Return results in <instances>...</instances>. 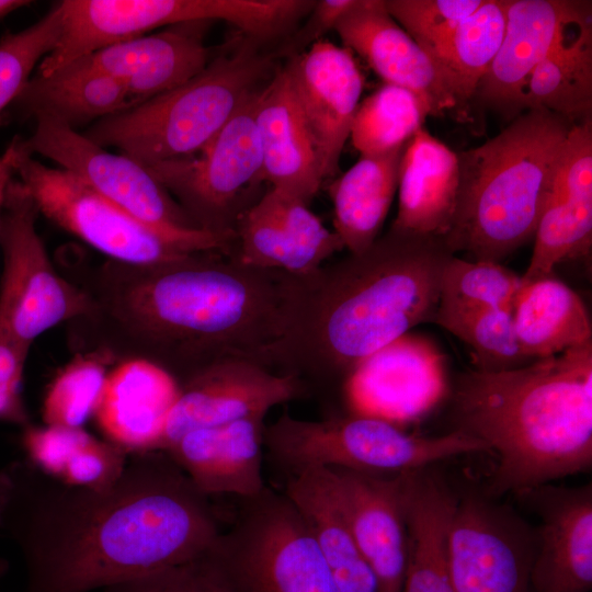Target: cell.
I'll return each mask as SVG.
<instances>
[{
    "instance_id": "45",
    "label": "cell",
    "mask_w": 592,
    "mask_h": 592,
    "mask_svg": "<svg viewBox=\"0 0 592 592\" xmlns=\"http://www.w3.org/2000/svg\"><path fill=\"white\" fill-rule=\"evenodd\" d=\"M356 0H319L306 16L305 23L294 30L286 42L275 53L276 56L293 57L323 39V35L334 30L338 21L348 12Z\"/></svg>"
},
{
    "instance_id": "10",
    "label": "cell",
    "mask_w": 592,
    "mask_h": 592,
    "mask_svg": "<svg viewBox=\"0 0 592 592\" xmlns=\"http://www.w3.org/2000/svg\"><path fill=\"white\" fill-rule=\"evenodd\" d=\"M32 135L18 144L73 174L93 192L157 230L198 251L228 253L230 242L200 229L151 171L134 159L111 152L81 132L37 117Z\"/></svg>"
},
{
    "instance_id": "29",
    "label": "cell",
    "mask_w": 592,
    "mask_h": 592,
    "mask_svg": "<svg viewBox=\"0 0 592 592\" xmlns=\"http://www.w3.org/2000/svg\"><path fill=\"white\" fill-rule=\"evenodd\" d=\"M284 493L305 519L341 592H378L337 500L326 468L288 476Z\"/></svg>"
},
{
    "instance_id": "21",
    "label": "cell",
    "mask_w": 592,
    "mask_h": 592,
    "mask_svg": "<svg viewBox=\"0 0 592 592\" xmlns=\"http://www.w3.org/2000/svg\"><path fill=\"white\" fill-rule=\"evenodd\" d=\"M539 515L531 592H589L592 588V488L550 483L517 493Z\"/></svg>"
},
{
    "instance_id": "38",
    "label": "cell",
    "mask_w": 592,
    "mask_h": 592,
    "mask_svg": "<svg viewBox=\"0 0 592 592\" xmlns=\"http://www.w3.org/2000/svg\"><path fill=\"white\" fill-rule=\"evenodd\" d=\"M113 356L115 353L103 346L72 357L45 392L42 406L44 424L83 428L94 414Z\"/></svg>"
},
{
    "instance_id": "26",
    "label": "cell",
    "mask_w": 592,
    "mask_h": 592,
    "mask_svg": "<svg viewBox=\"0 0 592 592\" xmlns=\"http://www.w3.org/2000/svg\"><path fill=\"white\" fill-rule=\"evenodd\" d=\"M254 118L263 160L262 180L309 205L325 178L316 144L284 67L275 70L259 90Z\"/></svg>"
},
{
    "instance_id": "1",
    "label": "cell",
    "mask_w": 592,
    "mask_h": 592,
    "mask_svg": "<svg viewBox=\"0 0 592 592\" xmlns=\"http://www.w3.org/2000/svg\"><path fill=\"white\" fill-rule=\"evenodd\" d=\"M223 528L163 452L133 454L105 488L66 485L27 459L0 469V533L23 556L26 592H90L202 556Z\"/></svg>"
},
{
    "instance_id": "24",
    "label": "cell",
    "mask_w": 592,
    "mask_h": 592,
    "mask_svg": "<svg viewBox=\"0 0 592 592\" xmlns=\"http://www.w3.org/2000/svg\"><path fill=\"white\" fill-rule=\"evenodd\" d=\"M179 395L168 371L127 357L109 371L93 418L104 440L128 455L158 452Z\"/></svg>"
},
{
    "instance_id": "13",
    "label": "cell",
    "mask_w": 592,
    "mask_h": 592,
    "mask_svg": "<svg viewBox=\"0 0 592 592\" xmlns=\"http://www.w3.org/2000/svg\"><path fill=\"white\" fill-rule=\"evenodd\" d=\"M535 534L509 509L458 497L449 532L455 592H531Z\"/></svg>"
},
{
    "instance_id": "32",
    "label": "cell",
    "mask_w": 592,
    "mask_h": 592,
    "mask_svg": "<svg viewBox=\"0 0 592 592\" xmlns=\"http://www.w3.org/2000/svg\"><path fill=\"white\" fill-rule=\"evenodd\" d=\"M403 148L377 156H361L329 185L334 232L349 253H361L379 232L398 189Z\"/></svg>"
},
{
    "instance_id": "33",
    "label": "cell",
    "mask_w": 592,
    "mask_h": 592,
    "mask_svg": "<svg viewBox=\"0 0 592 592\" xmlns=\"http://www.w3.org/2000/svg\"><path fill=\"white\" fill-rule=\"evenodd\" d=\"M543 109L572 123L591 118V10L570 22L534 69L526 89L525 110Z\"/></svg>"
},
{
    "instance_id": "36",
    "label": "cell",
    "mask_w": 592,
    "mask_h": 592,
    "mask_svg": "<svg viewBox=\"0 0 592 592\" xmlns=\"http://www.w3.org/2000/svg\"><path fill=\"white\" fill-rule=\"evenodd\" d=\"M534 240L522 282L550 276L558 264L588 255L592 244V192L551 195Z\"/></svg>"
},
{
    "instance_id": "11",
    "label": "cell",
    "mask_w": 592,
    "mask_h": 592,
    "mask_svg": "<svg viewBox=\"0 0 592 592\" xmlns=\"http://www.w3.org/2000/svg\"><path fill=\"white\" fill-rule=\"evenodd\" d=\"M8 148L13 174L32 196L38 213L107 260L156 265L203 252L128 214L70 172L41 162L20 147L16 138Z\"/></svg>"
},
{
    "instance_id": "9",
    "label": "cell",
    "mask_w": 592,
    "mask_h": 592,
    "mask_svg": "<svg viewBox=\"0 0 592 592\" xmlns=\"http://www.w3.org/2000/svg\"><path fill=\"white\" fill-rule=\"evenodd\" d=\"M38 215L32 196L13 177L0 221V333L29 350L53 327L91 318L95 311L90 294L61 276L52 263L36 230Z\"/></svg>"
},
{
    "instance_id": "34",
    "label": "cell",
    "mask_w": 592,
    "mask_h": 592,
    "mask_svg": "<svg viewBox=\"0 0 592 592\" xmlns=\"http://www.w3.org/2000/svg\"><path fill=\"white\" fill-rule=\"evenodd\" d=\"M506 0H482L428 55L457 103L465 112L501 45L505 27Z\"/></svg>"
},
{
    "instance_id": "31",
    "label": "cell",
    "mask_w": 592,
    "mask_h": 592,
    "mask_svg": "<svg viewBox=\"0 0 592 592\" xmlns=\"http://www.w3.org/2000/svg\"><path fill=\"white\" fill-rule=\"evenodd\" d=\"M512 318L521 350L530 361L592 342L581 297L554 275L522 282Z\"/></svg>"
},
{
    "instance_id": "37",
    "label": "cell",
    "mask_w": 592,
    "mask_h": 592,
    "mask_svg": "<svg viewBox=\"0 0 592 592\" xmlns=\"http://www.w3.org/2000/svg\"><path fill=\"white\" fill-rule=\"evenodd\" d=\"M431 115L415 93L384 83L360 102L350 138L361 156H377L402 148Z\"/></svg>"
},
{
    "instance_id": "46",
    "label": "cell",
    "mask_w": 592,
    "mask_h": 592,
    "mask_svg": "<svg viewBox=\"0 0 592 592\" xmlns=\"http://www.w3.org/2000/svg\"><path fill=\"white\" fill-rule=\"evenodd\" d=\"M13 177L11 152L9 148H7L0 156V221L7 186Z\"/></svg>"
},
{
    "instance_id": "20",
    "label": "cell",
    "mask_w": 592,
    "mask_h": 592,
    "mask_svg": "<svg viewBox=\"0 0 592 592\" xmlns=\"http://www.w3.org/2000/svg\"><path fill=\"white\" fill-rule=\"evenodd\" d=\"M378 592H401L408 561L403 475L378 476L326 468Z\"/></svg>"
},
{
    "instance_id": "39",
    "label": "cell",
    "mask_w": 592,
    "mask_h": 592,
    "mask_svg": "<svg viewBox=\"0 0 592 592\" xmlns=\"http://www.w3.org/2000/svg\"><path fill=\"white\" fill-rule=\"evenodd\" d=\"M62 30L61 10L56 3L31 26L0 39V114L15 101L32 78L36 65L57 46Z\"/></svg>"
},
{
    "instance_id": "16",
    "label": "cell",
    "mask_w": 592,
    "mask_h": 592,
    "mask_svg": "<svg viewBox=\"0 0 592 592\" xmlns=\"http://www.w3.org/2000/svg\"><path fill=\"white\" fill-rule=\"evenodd\" d=\"M445 383L440 349L428 338L408 332L361 362L343 389L354 414L395 423L431 408Z\"/></svg>"
},
{
    "instance_id": "18",
    "label": "cell",
    "mask_w": 592,
    "mask_h": 592,
    "mask_svg": "<svg viewBox=\"0 0 592 592\" xmlns=\"http://www.w3.org/2000/svg\"><path fill=\"white\" fill-rule=\"evenodd\" d=\"M286 69L316 144L325 180L337 175L363 91V76L344 46L327 39L289 57Z\"/></svg>"
},
{
    "instance_id": "2",
    "label": "cell",
    "mask_w": 592,
    "mask_h": 592,
    "mask_svg": "<svg viewBox=\"0 0 592 592\" xmlns=\"http://www.w3.org/2000/svg\"><path fill=\"white\" fill-rule=\"evenodd\" d=\"M298 275L248 265L230 253L197 252L156 265L107 260L84 288L113 338L179 383L220 362L270 369Z\"/></svg>"
},
{
    "instance_id": "42",
    "label": "cell",
    "mask_w": 592,
    "mask_h": 592,
    "mask_svg": "<svg viewBox=\"0 0 592 592\" xmlns=\"http://www.w3.org/2000/svg\"><path fill=\"white\" fill-rule=\"evenodd\" d=\"M92 436L83 428L37 426L30 423L23 428L22 445L29 462L59 480L66 467Z\"/></svg>"
},
{
    "instance_id": "47",
    "label": "cell",
    "mask_w": 592,
    "mask_h": 592,
    "mask_svg": "<svg viewBox=\"0 0 592 592\" xmlns=\"http://www.w3.org/2000/svg\"><path fill=\"white\" fill-rule=\"evenodd\" d=\"M30 4H31L30 1H24V0H0V19L20 8H23Z\"/></svg>"
},
{
    "instance_id": "17",
    "label": "cell",
    "mask_w": 592,
    "mask_h": 592,
    "mask_svg": "<svg viewBox=\"0 0 592 592\" xmlns=\"http://www.w3.org/2000/svg\"><path fill=\"white\" fill-rule=\"evenodd\" d=\"M343 249L308 204L271 187L238 218L231 254L248 265L306 275Z\"/></svg>"
},
{
    "instance_id": "35",
    "label": "cell",
    "mask_w": 592,
    "mask_h": 592,
    "mask_svg": "<svg viewBox=\"0 0 592 592\" xmlns=\"http://www.w3.org/2000/svg\"><path fill=\"white\" fill-rule=\"evenodd\" d=\"M433 322L471 349L477 369L505 371L533 362L521 350L510 310L440 297Z\"/></svg>"
},
{
    "instance_id": "40",
    "label": "cell",
    "mask_w": 592,
    "mask_h": 592,
    "mask_svg": "<svg viewBox=\"0 0 592 592\" xmlns=\"http://www.w3.org/2000/svg\"><path fill=\"white\" fill-rule=\"evenodd\" d=\"M521 276L501 263L453 255L444 267L442 298L512 311Z\"/></svg>"
},
{
    "instance_id": "14",
    "label": "cell",
    "mask_w": 592,
    "mask_h": 592,
    "mask_svg": "<svg viewBox=\"0 0 592 592\" xmlns=\"http://www.w3.org/2000/svg\"><path fill=\"white\" fill-rule=\"evenodd\" d=\"M56 48L38 65L49 75L109 45L189 22H239L238 0H62Z\"/></svg>"
},
{
    "instance_id": "28",
    "label": "cell",
    "mask_w": 592,
    "mask_h": 592,
    "mask_svg": "<svg viewBox=\"0 0 592 592\" xmlns=\"http://www.w3.org/2000/svg\"><path fill=\"white\" fill-rule=\"evenodd\" d=\"M428 468L403 475L408 561L401 592H455L449 532L458 497Z\"/></svg>"
},
{
    "instance_id": "27",
    "label": "cell",
    "mask_w": 592,
    "mask_h": 592,
    "mask_svg": "<svg viewBox=\"0 0 592 592\" xmlns=\"http://www.w3.org/2000/svg\"><path fill=\"white\" fill-rule=\"evenodd\" d=\"M458 186V153L420 128L402 151L398 210L390 228L444 241L453 223Z\"/></svg>"
},
{
    "instance_id": "44",
    "label": "cell",
    "mask_w": 592,
    "mask_h": 592,
    "mask_svg": "<svg viewBox=\"0 0 592 592\" xmlns=\"http://www.w3.org/2000/svg\"><path fill=\"white\" fill-rule=\"evenodd\" d=\"M29 349L0 333V421L30 424L22 397V382Z\"/></svg>"
},
{
    "instance_id": "41",
    "label": "cell",
    "mask_w": 592,
    "mask_h": 592,
    "mask_svg": "<svg viewBox=\"0 0 592 592\" xmlns=\"http://www.w3.org/2000/svg\"><path fill=\"white\" fill-rule=\"evenodd\" d=\"M394 20L429 54L482 0H384Z\"/></svg>"
},
{
    "instance_id": "7",
    "label": "cell",
    "mask_w": 592,
    "mask_h": 592,
    "mask_svg": "<svg viewBox=\"0 0 592 592\" xmlns=\"http://www.w3.org/2000/svg\"><path fill=\"white\" fill-rule=\"evenodd\" d=\"M264 449L288 476L309 468H338L396 476L459 455L489 453L460 430L418 436L395 423L364 415L304 420L283 412L264 426Z\"/></svg>"
},
{
    "instance_id": "25",
    "label": "cell",
    "mask_w": 592,
    "mask_h": 592,
    "mask_svg": "<svg viewBox=\"0 0 592 592\" xmlns=\"http://www.w3.org/2000/svg\"><path fill=\"white\" fill-rule=\"evenodd\" d=\"M264 415L186 432L163 453L209 499L253 498L266 487L263 478Z\"/></svg>"
},
{
    "instance_id": "5",
    "label": "cell",
    "mask_w": 592,
    "mask_h": 592,
    "mask_svg": "<svg viewBox=\"0 0 592 592\" xmlns=\"http://www.w3.org/2000/svg\"><path fill=\"white\" fill-rule=\"evenodd\" d=\"M574 123L526 110L500 134L458 153L455 214L444 242L471 260L501 263L534 238Z\"/></svg>"
},
{
    "instance_id": "6",
    "label": "cell",
    "mask_w": 592,
    "mask_h": 592,
    "mask_svg": "<svg viewBox=\"0 0 592 592\" xmlns=\"http://www.w3.org/2000/svg\"><path fill=\"white\" fill-rule=\"evenodd\" d=\"M241 36L189 81L90 125L82 134L147 168L197 155L274 73L276 54Z\"/></svg>"
},
{
    "instance_id": "30",
    "label": "cell",
    "mask_w": 592,
    "mask_h": 592,
    "mask_svg": "<svg viewBox=\"0 0 592 592\" xmlns=\"http://www.w3.org/2000/svg\"><path fill=\"white\" fill-rule=\"evenodd\" d=\"M14 104L26 116L48 117L76 130L132 106L117 80L80 60L46 76L36 72Z\"/></svg>"
},
{
    "instance_id": "3",
    "label": "cell",
    "mask_w": 592,
    "mask_h": 592,
    "mask_svg": "<svg viewBox=\"0 0 592 592\" xmlns=\"http://www.w3.org/2000/svg\"><path fill=\"white\" fill-rule=\"evenodd\" d=\"M453 255L442 239L389 228L363 252L299 275L270 369L309 392L343 385L369 355L433 322Z\"/></svg>"
},
{
    "instance_id": "8",
    "label": "cell",
    "mask_w": 592,
    "mask_h": 592,
    "mask_svg": "<svg viewBox=\"0 0 592 592\" xmlns=\"http://www.w3.org/2000/svg\"><path fill=\"white\" fill-rule=\"evenodd\" d=\"M203 557L229 592H341L300 512L267 486L239 499Z\"/></svg>"
},
{
    "instance_id": "15",
    "label": "cell",
    "mask_w": 592,
    "mask_h": 592,
    "mask_svg": "<svg viewBox=\"0 0 592 592\" xmlns=\"http://www.w3.org/2000/svg\"><path fill=\"white\" fill-rule=\"evenodd\" d=\"M179 384L160 452L192 430L265 417L272 408L310 394L298 378L248 361L220 362Z\"/></svg>"
},
{
    "instance_id": "22",
    "label": "cell",
    "mask_w": 592,
    "mask_h": 592,
    "mask_svg": "<svg viewBox=\"0 0 592 592\" xmlns=\"http://www.w3.org/2000/svg\"><path fill=\"white\" fill-rule=\"evenodd\" d=\"M345 48L358 54L384 83L420 96L433 116L457 103L429 55L394 20L384 0H356L334 26Z\"/></svg>"
},
{
    "instance_id": "23",
    "label": "cell",
    "mask_w": 592,
    "mask_h": 592,
    "mask_svg": "<svg viewBox=\"0 0 592 592\" xmlns=\"http://www.w3.org/2000/svg\"><path fill=\"white\" fill-rule=\"evenodd\" d=\"M210 22L164 27L103 47L78 60L117 80L133 105L179 87L214 58L204 44Z\"/></svg>"
},
{
    "instance_id": "19",
    "label": "cell",
    "mask_w": 592,
    "mask_h": 592,
    "mask_svg": "<svg viewBox=\"0 0 592 592\" xmlns=\"http://www.w3.org/2000/svg\"><path fill=\"white\" fill-rule=\"evenodd\" d=\"M591 9V2L506 0L505 27L498 53L474 99L513 119L525 110L528 80L561 31Z\"/></svg>"
},
{
    "instance_id": "12",
    "label": "cell",
    "mask_w": 592,
    "mask_h": 592,
    "mask_svg": "<svg viewBox=\"0 0 592 592\" xmlns=\"http://www.w3.org/2000/svg\"><path fill=\"white\" fill-rule=\"evenodd\" d=\"M258 92L197 155L148 168L197 228L231 243L238 218L251 206L249 189L262 181L263 160L254 118Z\"/></svg>"
},
{
    "instance_id": "43",
    "label": "cell",
    "mask_w": 592,
    "mask_h": 592,
    "mask_svg": "<svg viewBox=\"0 0 592 592\" xmlns=\"http://www.w3.org/2000/svg\"><path fill=\"white\" fill-rule=\"evenodd\" d=\"M106 592H229L205 558L164 568L105 589Z\"/></svg>"
},
{
    "instance_id": "4",
    "label": "cell",
    "mask_w": 592,
    "mask_h": 592,
    "mask_svg": "<svg viewBox=\"0 0 592 592\" xmlns=\"http://www.w3.org/2000/svg\"><path fill=\"white\" fill-rule=\"evenodd\" d=\"M457 430L496 458L490 491L516 494L592 464V342L505 371L471 369L454 390Z\"/></svg>"
}]
</instances>
